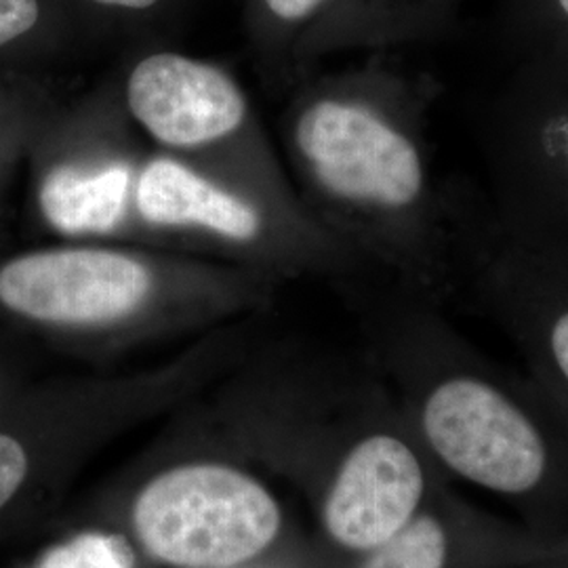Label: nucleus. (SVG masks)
<instances>
[{"instance_id": "1", "label": "nucleus", "mask_w": 568, "mask_h": 568, "mask_svg": "<svg viewBox=\"0 0 568 568\" xmlns=\"http://www.w3.org/2000/svg\"><path fill=\"white\" fill-rule=\"evenodd\" d=\"M291 89L281 138L305 209L389 281L457 297L455 182L429 142L440 82L375 51Z\"/></svg>"}, {"instance_id": "2", "label": "nucleus", "mask_w": 568, "mask_h": 568, "mask_svg": "<svg viewBox=\"0 0 568 568\" xmlns=\"http://www.w3.org/2000/svg\"><path fill=\"white\" fill-rule=\"evenodd\" d=\"M426 293L389 283L386 333L427 455L457 480L568 537V424L528 379L504 373Z\"/></svg>"}, {"instance_id": "3", "label": "nucleus", "mask_w": 568, "mask_h": 568, "mask_svg": "<svg viewBox=\"0 0 568 568\" xmlns=\"http://www.w3.org/2000/svg\"><path fill=\"white\" fill-rule=\"evenodd\" d=\"M110 234L241 265L270 281L354 278L371 270L304 204L284 203L164 152L131 164Z\"/></svg>"}, {"instance_id": "4", "label": "nucleus", "mask_w": 568, "mask_h": 568, "mask_svg": "<svg viewBox=\"0 0 568 568\" xmlns=\"http://www.w3.org/2000/svg\"><path fill=\"white\" fill-rule=\"evenodd\" d=\"M241 265L129 244H42L0 253V318L44 333L116 331L182 302L260 295Z\"/></svg>"}, {"instance_id": "5", "label": "nucleus", "mask_w": 568, "mask_h": 568, "mask_svg": "<svg viewBox=\"0 0 568 568\" xmlns=\"http://www.w3.org/2000/svg\"><path fill=\"white\" fill-rule=\"evenodd\" d=\"M119 91L122 114L159 152L284 203H302L243 84L224 65L145 47L124 63Z\"/></svg>"}, {"instance_id": "6", "label": "nucleus", "mask_w": 568, "mask_h": 568, "mask_svg": "<svg viewBox=\"0 0 568 568\" xmlns=\"http://www.w3.org/2000/svg\"><path fill=\"white\" fill-rule=\"evenodd\" d=\"M457 295L487 312L527 361L528 382L568 424V260L509 230L455 182Z\"/></svg>"}, {"instance_id": "7", "label": "nucleus", "mask_w": 568, "mask_h": 568, "mask_svg": "<svg viewBox=\"0 0 568 568\" xmlns=\"http://www.w3.org/2000/svg\"><path fill=\"white\" fill-rule=\"evenodd\" d=\"M133 527L150 556L178 568H234L281 530V509L257 480L215 464L169 469L143 488Z\"/></svg>"}, {"instance_id": "8", "label": "nucleus", "mask_w": 568, "mask_h": 568, "mask_svg": "<svg viewBox=\"0 0 568 568\" xmlns=\"http://www.w3.org/2000/svg\"><path fill=\"white\" fill-rule=\"evenodd\" d=\"M434 499L429 466L415 443L373 432L345 453L323 506L326 535L368 554L394 537Z\"/></svg>"}, {"instance_id": "9", "label": "nucleus", "mask_w": 568, "mask_h": 568, "mask_svg": "<svg viewBox=\"0 0 568 568\" xmlns=\"http://www.w3.org/2000/svg\"><path fill=\"white\" fill-rule=\"evenodd\" d=\"M565 539L501 523L464 501L434 497L358 568H532Z\"/></svg>"}, {"instance_id": "10", "label": "nucleus", "mask_w": 568, "mask_h": 568, "mask_svg": "<svg viewBox=\"0 0 568 568\" xmlns=\"http://www.w3.org/2000/svg\"><path fill=\"white\" fill-rule=\"evenodd\" d=\"M462 0H344L316 47V61L328 53L432 41L455 23Z\"/></svg>"}, {"instance_id": "11", "label": "nucleus", "mask_w": 568, "mask_h": 568, "mask_svg": "<svg viewBox=\"0 0 568 568\" xmlns=\"http://www.w3.org/2000/svg\"><path fill=\"white\" fill-rule=\"evenodd\" d=\"M344 0H246V30L274 81L293 84L316 63V47Z\"/></svg>"}, {"instance_id": "12", "label": "nucleus", "mask_w": 568, "mask_h": 568, "mask_svg": "<svg viewBox=\"0 0 568 568\" xmlns=\"http://www.w3.org/2000/svg\"><path fill=\"white\" fill-rule=\"evenodd\" d=\"M81 32L63 0H0V65L30 72L58 60Z\"/></svg>"}, {"instance_id": "13", "label": "nucleus", "mask_w": 568, "mask_h": 568, "mask_svg": "<svg viewBox=\"0 0 568 568\" xmlns=\"http://www.w3.org/2000/svg\"><path fill=\"white\" fill-rule=\"evenodd\" d=\"M58 105L26 70L0 65V203Z\"/></svg>"}, {"instance_id": "14", "label": "nucleus", "mask_w": 568, "mask_h": 568, "mask_svg": "<svg viewBox=\"0 0 568 568\" xmlns=\"http://www.w3.org/2000/svg\"><path fill=\"white\" fill-rule=\"evenodd\" d=\"M32 568H135V554L121 535L81 532L47 549Z\"/></svg>"}, {"instance_id": "15", "label": "nucleus", "mask_w": 568, "mask_h": 568, "mask_svg": "<svg viewBox=\"0 0 568 568\" xmlns=\"http://www.w3.org/2000/svg\"><path fill=\"white\" fill-rule=\"evenodd\" d=\"M82 26L102 23L110 28H143L161 20L178 0H63Z\"/></svg>"}, {"instance_id": "16", "label": "nucleus", "mask_w": 568, "mask_h": 568, "mask_svg": "<svg viewBox=\"0 0 568 568\" xmlns=\"http://www.w3.org/2000/svg\"><path fill=\"white\" fill-rule=\"evenodd\" d=\"M11 387H13V382H11L9 365L0 361V410L11 400Z\"/></svg>"}, {"instance_id": "17", "label": "nucleus", "mask_w": 568, "mask_h": 568, "mask_svg": "<svg viewBox=\"0 0 568 568\" xmlns=\"http://www.w3.org/2000/svg\"><path fill=\"white\" fill-rule=\"evenodd\" d=\"M532 568H568V537H565V541H562V546L560 549L548 558L546 562H541V565H537V567Z\"/></svg>"}]
</instances>
